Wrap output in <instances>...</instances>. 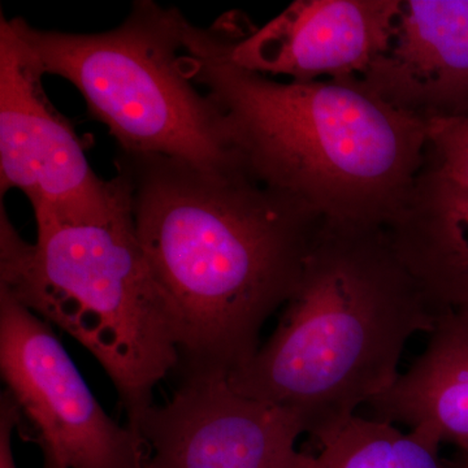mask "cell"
Wrapping results in <instances>:
<instances>
[{
	"label": "cell",
	"mask_w": 468,
	"mask_h": 468,
	"mask_svg": "<svg viewBox=\"0 0 468 468\" xmlns=\"http://www.w3.org/2000/svg\"><path fill=\"white\" fill-rule=\"evenodd\" d=\"M115 167L171 316L178 374L229 377L297 289L322 218L245 165L119 151Z\"/></svg>",
	"instance_id": "1"
},
{
	"label": "cell",
	"mask_w": 468,
	"mask_h": 468,
	"mask_svg": "<svg viewBox=\"0 0 468 468\" xmlns=\"http://www.w3.org/2000/svg\"><path fill=\"white\" fill-rule=\"evenodd\" d=\"M181 68L218 104L243 165L326 220L385 227L426 162V122L346 81L237 66L220 26H185Z\"/></svg>",
	"instance_id": "2"
},
{
	"label": "cell",
	"mask_w": 468,
	"mask_h": 468,
	"mask_svg": "<svg viewBox=\"0 0 468 468\" xmlns=\"http://www.w3.org/2000/svg\"><path fill=\"white\" fill-rule=\"evenodd\" d=\"M437 316L385 227L322 218L275 331L228 380L318 443L397 380L410 338Z\"/></svg>",
	"instance_id": "3"
},
{
	"label": "cell",
	"mask_w": 468,
	"mask_h": 468,
	"mask_svg": "<svg viewBox=\"0 0 468 468\" xmlns=\"http://www.w3.org/2000/svg\"><path fill=\"white\" fill-rule=\"evenodd\" d=\"M0 212V291L97 359L126 424L134 426L155 403V388L177 371L180 353L138 239L126 183L109 217L36 223L34 243L15 229L3 203Z\"/></svg>",
	"instance_id": "4"
},
{
	"label": "cell",
	"mask_w": 468,
	"mask_h": 468,
	"mask_svg": "<svg viewBox=\"0 0 468 468\" xmlns=\"http://www.w3.org/2000/svg\"><path fill=\"white\" fill-rule=\"evenodd\" d=\"M9 21L43 76L75 86L119 151L207 168L243 165L218 104L181 68L187 20L177 8L138 0L122 26L95 34L37 29L21 17Z\"/></svg>",
	"instance_id": "5"
},
{
	"label": "cell",
	"mask_w": 468,
	"mask_h": 468,
	"mask_svg": "<svg viewBox=\"0 0 468 468\" xmlns=\"http://www.w3.org/2000/svg\"><path fill=\"white\" fill-rule=\"evenodd\" d=\"M0 375L54 468H147L141 436L104 411L50 323L0 291Z\"/></svg>",
	"instance_id": "6"
},
{
	"label": "cell",
	"mask_w": 468,
	"mask_h": 468,
	"mask_svg": "<svg viewBox=\"0 0 468 468\" xmlns=\"http://www.w3.org/2000/svg\"><path fill=\"white\" fill-rule=\"evenodd\" d=\"M43 73L9 18L0 17V193L26 194L36 223L109 217L125 181L95 174L85 147L42 85Z\"/></svg>",
	"instance_id": "7"
},
{
	"label": "cell",
	"mask_w": 468,
	"mask_h": 468,
	"mask_svg": "<svg viewBox=\"0 0 468 468\" xmlns=\"http://www.w3.org/2000/svg\"><path fill=\"white\" fill-rule=\"evenodd\" d=\"M171 399L134 424L149 468H310L288 410L237 392L228 377L178 374Z\"/></svg>",
	"instance_id": "8"
},
{
	"label": "cell",
	"mask_w": 468,
	"mask_h": 468,
	"mask_svg": "<svg viewBox=\"0 0 468 468\" xmlns=\"http://www.w3.org/2000/svg\"><path fill=\"white\" fill-rule=\"evenodd\" d=\"M401 0H297L261 27L223 24L229 58L294 82L356 79L389 48Z\"/></svg>",
	"instance_id": "9"
},
{
	"label": "cell",
	"mask_w": 468,
	"mask_h": 468,
	"mask_svg": "<svg viewBox=\"0 0 468 468\" xmlns=\"http://www.w3.org/2000/svg\"><path fill=\"white\" fill-rule=\"evenodd\" d=\"M354 80L426 124L468 119V0H401L389 48Z\"/></svg>",
	"instance_id": "10"
},
{
	"label": "cell",
	"mask_w": 468,
	"mask_h": 468,
	"mask_svg": "<svg viewBox=\"0 0 468 468\" xmlns=\"http://www.w3.org/2000/svg\"><path fill=\"white\" fill-rule=\"evenodd\" d=\"M385 229L439 315L468 311V187L424 162Z\"/></svg>",
	"instance_id": "11"
},
{
	"label": "cell",
	"mask_w": 468,
	"mask_h": 468,
	"mask_svg": "<svg viewBox=\"0 0 468 468\" xmlns=\"http://www.w3.org/2000/svg\"><path fill=\"white\" fill-rule=\"evenodd\" d=\"M368 408L468 457V311L440 314L423 353Z\"/></svg>",
	"instance_id": "12"
},
{
	"label": "cell",
	"mask_w": 468,
	"mask_h": 468,
	"mask_svg": "<svg viewBox=\"0 0 468 468\" xmlns=\"http://www.w3.org/2000/svg\"><path fill=\"white\" fill-rule=\"evenodd\" d=\"M310 468H455L443 460L441 443L419 430L356 415L334 435L318 442Z\"/></svg>",
	"instance_id": "13"
},
{
	"label": "cell",
	"mask_w": 468,
	"mask_h": 468,
	"mask_svg": "<svg viewBox=\"0 0 468 468\" xmlns=\"http://www.w3.org/2000/svg\"><path fill=\"white\" fill-rule=\"evenodd\" d=\"M427 133L426 165L468 187V119L435 120Z\"/></svg>",
	"instance_id": "14"
},
{
	"label": "cell",
	"mask_w": 468,
	"mask_h": 468,
	"mask_svg": "<svg viewBox=\"0 0 468 468\" xmlns=\"http://www.w3.org/2000/svg\"><path fill=\"white\" fill-rule=\"evenodd\" d=\"M20 426L16 403L5 390L0 394V468H17L12 451V435Z\"/></svg>",
	"instance_id": "15"
},
{
	"label": "cell",
	"mask_w": 468,
	"mask_h": 468,
	"mask_svg": "<svg viewBox=\"0 0 468 468\" xmlns=\"http://www.w3.org/2000/svg\"><path fill=\"white\" fill-rule=\"evenodd\" d=\"M455 468H468V457L460 454L457 461H454Z\"/></svg>",
	"instance_id": "16"
},
{
	"label": "cell",
	"mask_w": 468,
	"mask_h": 468,
	"mask_svg": "<svg viewBox=\"0 0 468 468\" xmlns=\"http://www.w3.org/2000/svg\"><path fill=\"white\" fill-rule=\"evenodd\" d=\"M43 468H54V467L48 466V464H43Z\"/></svg>",
	"instance_id": "17"
},
{
	"label": "cell",
	"mask_w": 468,
	"mask_h": 468,
	"mask_svg": "<svg viewBox=\"0 0 468 468\" xmlns=\"http://www.w3.org/2000/svg\"><path fill=\"white\" fill-rule=\"evenodd\" d=\"M147 468H149V467H147Z\"/></svg>",
	"instance_id": "18"
}]
</instances>
